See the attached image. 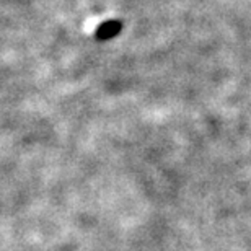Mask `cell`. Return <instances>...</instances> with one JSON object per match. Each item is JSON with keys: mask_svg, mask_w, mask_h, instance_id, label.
Here are the masks:
<instances>
[{"mask_svg": "<svg viewBox=\"0 0 251 251\" xmlns=\"http://www.w3.org/2000/svg\"><path fill=\"white\" fill-rule=\"evenodd\" d=\"M121 28H123V25L119 22H104L100 25V28L95 31V36L98 39H101V41H104V39H111L121 31Z\"/></svg>", "mask_w": 251, "mask_h": 251, "instance_id": "cell-1", "label": "cell"}]
</instances>
